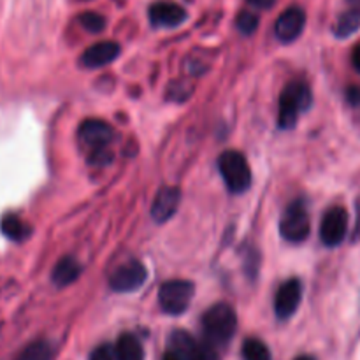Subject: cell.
I'll return each mask as SVG.
<instances>
[{
	"label": "cell",
	"mask_w": 360,
	"mask_h": 360,
	"mask_svg": "<svg viewBox=\"0 0 360 360\" xmlns=\"http://www.w3.org/2000/svg\"><path fill=\"white\" fill-rule=\"evenodd\" d=\"M238 329V316L229 304H214L202 316L204 336L213 345H227Z\"/></svg>",
	"instance_id": "cell-1"
},
{
	"label": "cell",
	"mask_w": 360,
	"mask_h": 360,
	"mask_svg": "<svg viewBox=\"0 0 360 360\" xmlns=\"http://www.w3.org/2000/svg\"><path fill=\"white\" fill-rule=\"evenodd\" d=\"M311 105V91L304 83L292 81L285 86L280 97V115H278V125L281 129H292L297 122L299 112L304 111Z\"/></svg>",
	"instance_id": "cell-2"
},
{
	"label": "cell",
	"mask_w": 360,
	"mask_h": 360,
	"mask_svg": "<svg viewBox=\"0 0 360 360\" xmlns=\"http://www.w3.org/2000/svg\"><path fill=\"white\" fill-rule=\"evenodd\" d=\"M218 169H220L221 178H224L225 185L231 192L243 193L252 185V171H250L246 158L239 151L229 150L224 155H220Z\"/></svg>",
	"instance_id": "cell-3"
},
{
	"label": "cell",
	"mask_w": 360,
	"mask_h": 360,
	"mask_svg": "<svg viewBox=\"0 0 360 360\" xmlns=\"http://www.w3.org/2000/svg\"><path fill=\"white\" fill-rule=\"evenodd\" d=\"M193 285L185 280H171L158 290V302L169 315H181L188 309L193 297Z\"/></svg>",
	"instance_id": "cell-4"
},
{
	"label": "cell",
	"mask_w": 360,
	"mask_h": 360,
	"mask_svg": "<svg viewBox=\"0 0 360 360\" xmlns=\"http://www.w3.org/2000/svg\"><path fill=\"white\" fill-rule=\"evenodd\" d=\"M309 214L302 200H295L285 210L280 221V232L287 241L301 243L309 236Z\"/></svg>",
	"instance_id": "cell-5"
},
{
	"label": "cell",
	"mask_w": 360,
	"mask_h": 360,
	"mask_svg": "<svg viewBox=\"0 0 360 360\" xmlns=\"http://www.w3.org/2000/svg\"><path fill=\"white\" fill-rule=\"evenodd\" d=\"M348 232V213L345 207L334 206L326 211L320 224V239L326 246L334 248L345 241Z\"/></svg>",
	"instance_id": "cell-6"
},
{
	"label": "cell",
	"mask_w": 360,
	"mask_h": 360,
	"mask_svg": "<svg viewBox=\"0 0 360 360\" xmlns=\"http://www.w3.org/2000/svg\"><path fill=\"white\" fill-rule=\"evenodd\" d=\"M146 278V267L141 262H137V260H134V262L120 266L109 278V285H111L115 292H134L139 287H143Z\"/></svg>",
	"instance_id": "cell-7"
},
{
	"label": "cell",
	"mask_w": 360,
	"mask_h": 360,
	"mask_svg": "<svg viewBox=\"0 0 360 360\" xmlns=\"http://www.w3.org/2000/svg\"><path fill=\"white\" fill-rule=\"evenodd\" d=\"M171 348L179 352L185 360H220L210 345L199 343L185 330H174L171 336Z\"/></svg>",
	"instance_id": "cell-8"
},
{
	"label": "cell",
	"mask_w": 360,
	"mask_h": 360,
	"mask_svg": "<svg viewBox=\"0 0 360 360\" xmlns=\"http://www.w3.org/2000/svg\"><path fill=\"white\" fill-rule=\"evenodd\" d=\"M302 299V285L301 281L292 278V280L285 281L276 292V297H274V309H276L278 319L287 320L297 311L299 304H301Z\"/></svg>",
	"instance_id": "cell-9"
},
{
	"label": "cell",
	"mask_w": 360,
	"mask_h": 360,
	"mask_svg": "<svg viewBox=\"0 0 360 360\" xmlns=\"http://www.w3.org/2000/svg\"><path fill=\"white\" fill-rule=\"evenodd\" d=\"M112 136H115L112 129L108 123L102 122V120H86L79 127L81 143L91 148V151L108 150V146L112 141Z\"/></svg>",
	"instance_id": "cell-10"
},
{
	"label": "cell",
	"mask_w": 360,
	"mask_h": 360,
	"mask_svg": "<svg viewBox=\"0 0 360 360\" xmlns=\"http://www.w3.org/2000/svg\"><path fill=\"white\" fill-rule=\"evenodd\" d=\"M306 23V14L301 7H288L283 14L276 20L274 25V34L281 42L288 44L294 42L301 35Z\"/></svg>",
	"instance_id": "cell-11"
},
{
	"label": "cell",
	"mask_w": 360,
	"mask_h": 360,
	"mask_svg": "<svg viewBox=\"0 0 360 360\" xmlns=\"http://www.w3.org/2000/svg\"><path fill=\"white\" fill-rule=\"evenodd\" d=\"M186 20V11L169 0L155 2L150 7V21L157 28H174Z\"/></svg>",
	"instance_id": "cell-12"
},
{
	"label": "cell",
	"mask_w": 360,
	"mask_h": 360,
	"mask_svg": "<svg viewBox=\"0 0 360 360\" xmlns=\"http://www.w3.org/2000/svg\"><path fill=\"white\" fill-rule=\"evenodd\" d=\"M179 202H181V190L176 186H164L151 204V218L157 224H164L178 211Z\"/></svg>",
	"instance_id": "cell-13"
},
{
	"label": "cell",
	"mask_w": 360,
	"mask_h": 360,
	"mask_svg": "<svg viewBox=\"0 0 360 360\" xmlns=\"http://www.w3.org/2000/svg\"><path fill=\"white\" fill-rule=\"evenodd\" d=\"M120 55V46L112 41H102L90 46L81 56V63L86 69H98L108 63L115 62Z\"/></svg>",
	"instance_id": "cell-14"
},
{
	"label": "cell",
	"mask_w": 360,
	"mask_h": 360,
	"mask_svg": "<svg viewBox=\"0 0 360 360\" xmlns=\"http://www.w3.org/2000/svg\"><path fill=\"white\" fill-rule=\"evenodd\" d=\"M81 274V266L76 259L72 257H63L62 260H58V264L53 269V283L58 285V287H67V285L74 283L77 280V276Z\"/></svg>",
	"instance_id": "cell-15"
},
{
	"label": "cell",
	"mask_w": 360,
	"mask_h": 360,
	"mask_svg": "<svg viewBox=\"0 0 360 360\" xmlns=\"http://www.w3.org/2000/svg\"><path fill=\"white\" fill-rule=\"evenodd\" d=\"M115 352L118 360H144L143 345L134 334H122Z\"/></svg>",
	"instance_id": "cell-16"
},
{
	"label": "cell",
	"mask_w": 360,
	"mask_h": 360,
	"mask_svg": "<svg viewBox=\"0 0 360 360\" xmlns=\"http://www.w3.org/2000/svg\"><path fill=\"white\" fill-rule=\"evenodd\" d=\"M0 231L11 241H25L30 236V227L18 214H6L0 221Z\"/></svg>",
	"instance_id": "cell-17"
},
{
	"label": "cell",
	"mask_w": 360,
	"mask_h": 360,
	"mask_svg": "<svg viewBox=\"0 0 360 360\" xmlns=\"http://www.w3.org/2000/svg\"><path fill=\"white\" fill-rule=\"evenodd\" d=\"M360 28V9H350L338 18V23L334 27V34L340 39H347L354 35Z\"/></svg>",
	"instance_id": "cell-18"
},
{
	"label": "cell",
	"mask_w": 360,
	"mask_h": 360,
	"mask_svg": "<svg viewBox=\"0 0 360 360\" xmlns=\"http://www.w3.org/2000/svg\"><path fill=\"white\" fill-rule=\"evenodd\" d=\"M53 359V348L48 341H35L30 343L16 360H51Z\"/></svg>",
	"instance_id": "cell-19"
},
{
	"label": "cell",
	"mask_w": 360,
	"mask_h": 360,
	"mask_svg": "<svg viewBox=\"0 0 360 360\" xmlns=\"http://www.w3.org/2000/svg\"><path fill=\"white\" fill-rule=\"evenodd\" d=\"M243 357L245 360H271V352L260 340H246L243 345Z\"/></svg>",
	"instance_id": "cell-20"
},
{
	"label": "cell",
	"mask_w": 360,
	"mask_h": 360,
	"mask_svg": "<svg viewBox=\"0 0 360 360\" xmlns=\"http://www.w3.org/2000/svg\"><path fill=\"white\" fill-rule=\"evenodd\" d=\"M79 23L81 27H83L86 32H90V34H101V32L105 28V18L102 16V14L88 11V13L81 14Z\"/></svg>",
	"instance_id": "cell-21"
},
{
	"label": "cell",
	"mask_w": 360,
	"mask_h": 360,
	"mask_svg": "<svg viewBox=\"0 0 360 360\" xmlns=\"http://www.w3.org/2000/svg\"><path fill=\"white\" fill-rule=\"evenodd\" d=\"M236 25H238V28L243 34L250 35L257 30V27H259V16H257L255 13H252V11H243V13H239Z\"/></svg>",
	"instance_id": "cell-22"
},
{
	"label": "cell",
	"mask_w": 360,
	"mask_h": 360,
	"mask_svg": "<svg viewBox=\"0 0 360 360\" xmlns=\"http://www.w3.org/2000/svg\"><path fill=\"white\" fill-rule=\"evenodd\" d=\"M90 360H118V359H116V352L112 350L109 345H102V347L95 348V350L91 352Z\"/></svg>",
	"instance_id": "cell-23"
},
{
	"label": "cell",
	"mask_w": 360,
	"mask_h": 360,
	"mask_svg": "<svg viewBox=\"0 0 360 360\" xmlns=\"http://www.w3.org/2000/svg\"><path fill=\"white\" fill-rule=\"evenodd\" d=\"M347 101L350 102L354 108H360V86H350L347 90Z\"/></svg>",
	"instance_id": "cell-24"
},
{
	"label": "cell",
	"mask_w": 360,
	"mask_h": 360,
	"mask_svg": "<svg viewBox=\"0 0 360 360\" xmlns=\"http://www.w3.org/2000/svg\"><path fill=\"white\" fill-rule=\"evenodd\" d=\"M255 9H271L276 4V0H246Z\"/></svg>",
	"instance_id": "cell-25"
},
{
	"label": "cell",
	"mask_w": 360,
	"mask_h": 360,
	"mask_svg": "<svg viewBox=\"0 0 360 360\" xmlns=\"http://www.w3.org/2000/svg\"><path fill=\"white\" fill-rule=\"evenodd\" d=\"M352 63H354V69L360 72V44L354 48V53H352Z\"/></svg>",
	"instance_id": "cell-26"
},
{
	"label": "cell",
	"mask_w": 360,
	"mask_h": 360,
	"mask_svg": "<svg viewBox=\"0 0 360 360\" xmlns=\"http://www.w3.org/2000/svg\"><path fill=\"white\" fill-rule=\"evenodd\" d=\"M162 360H185V359H183V355L179 354V352L172 350V348H171V350L165 352L164 359H162Z\"/></svg>",
	"instance_id": "cell-27"
},
{
	"label": "cell",
	"mask_w": 360,
	"mask_h": 360,
	"mask_svg": "<svg viewBox=\"0 0 360 360\" xmlns=\"http://www.w3.org/2000/svg\"><path fill=\"white\" fill-rule=\"evenodd\" d=\"M355 239H360V199L357 200V224H355Z\"/></svg>",
	"instance_id": "cell-28"
},
{
	"label": "cell",
	"mask_w": 360,
	"mask_h": 360,
	"mask_svg": "<svg viewBox=\"0 0 360 360\" xmlns=\"http://www.w3.org/2000/svg\"><path fill=\"white\" fill-rule=\"evenodd\" d=\"M295 360H315L313 357H308V355H302V357H297Z\"/></svg>",
	"instance_id": "cell-29"
}]
</instances>
